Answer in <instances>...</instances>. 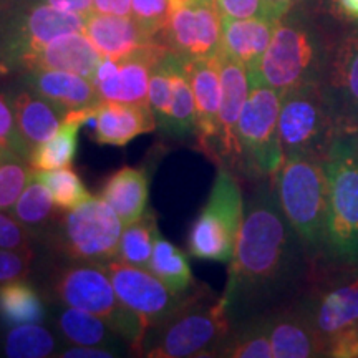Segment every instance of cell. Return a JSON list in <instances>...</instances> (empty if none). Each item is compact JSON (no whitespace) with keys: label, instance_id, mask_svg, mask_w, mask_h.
Instances as JSON below:
<instances>
[{"label":"cell","instance_id":"44dd1931","mask_svg":"<svg viewBox=\"0 0 358 358\" xmlns=\"http://www.w3.org/2000/svg\"><path fill=\"white\" fill-rule=\"evenodd\" d=\"M103 55L85 32L62 35L25 62L29 70H62L93 80Z\"/></svg>","mask_w":358,"mask_h":358},{"label":"cell","instance_id":"8992f818","mask_svg":"<svg viewBox=\"0 0 358 358\" xmlns=\"http://www.w3.org/2000/svg\"><path fill=\"white\" fill-rule=\"evenodd\" d=\"M342 129L343 123L319 83L302 85L282 95L279 134L284 159H324Z\"/></svg>","mask_w":358,"mask_h":358},{"label":"cell","instance_id":"7402d4cb","mask_svg":"<svg viewBox=\"0 0 358 358\" xmlns=\"http://www.w3.org/2000/svg\"><path fill=\"white\" fill-rule=\"evenodd\" d=\"M85 22H87V17L58 10L48 3L32 8L22 22L19 40H17V50H19L22 64H25L30 57L42 50L52 40L66 34L83 32Z\"/></svg>","mask_w":358,"mask_h":358},{"label":"cell","instance_id":"5b68a950","mask_svg":"<svg viewBox=\"0 0 358 358\" xmlns=\"http://www.w3.org/2000/svg\"><path fill=\"white\" fill-rule=\"evenodd\" d=\"M277 199L285 217L313 259L325 250L327 173L324 159H284L274 176Z\"/></svg>","mask_w":358,"mask_h":358},{"label":"cell","instance_id":"ab89813d","mask_svg":"<svg viewBox=\"0 0 358 358\" xmlns=\"http://www.w3.org/2000/svg\"><path fill=\"white\" fill-rule=\"evenodd\" d=\"M0 148L20 156L25 161H29L32 155V148L27 145L19 131V127H17L13 108L2 95H0Z\"/></svg>","mask_w":358,"mask_h":358},{"label":"cell","instance_id":"836d02e7","mask_svg":"<svg viewBox=\"0 0 358 358\" xmlns=\"http://www.w3.org/2000/svg\"><path fill=\"white\" fill-rule=\"evenodd\" d=\"M57 211H60V209L55 206L52 192L35 176L34 171L32 179H30V182L20 194V198L17 199L15 206H13L12 216L27 231L32 232L38 229H48V224L52 222V219H55Z\"/></svg>","mask_w":358,"mask_h":358},{"label":"cell","instance_id":"8fae6325","mask_svg":"<svg viewBox=\"0 0 358 358\" xmlns=\"http://www.w3.org/2000/svg\"><path fill=\"white\" fill-rule=\"evenodd\" d=\"M57 227V244L70 261L106 266L118 259L124 226L100 196L62 211Z\"/></svg>","mask_w":358,"mask_h":358},{"label":"cell","instance_id":"4dcf8cb0","mask_svg":"<svg viewBox=\"0 0 358 358\" xmlns=\"http://www.w3.org/2000/svg\"><path fill=\"white\" fill-rule=\"evenodd\" d=\"M222 358H274L268 340L266 317L232 325L229 335L219 348Z\"/></svg>","mask_w":358,"mask_h":358},{"label":"cell","instance_id":"1f68e13d","mask_svg":"<svg viewBox=\"0 0 358 358\" xmlns=\"http://www.w3.org/2000/svg\"><path fill=\"white\" fill-rule=\"evenodd\" d=\"M158 234L156 214L151 209H146V213L138 221L124 226L122 241H120L118 261L150 271L155 241Z\"/></svg>","mask_w":358,"mask_h":358},{"label":"cell","instance_id":"cb8c5ba5","mask_svg":"<svg viewBox=\"0 0 358 358\" xmlns=\"http://www.w3.org/2000/svg\"><path fill=\"white\" fill-rule=\"evenodd\" d=\"M275 25L277 20L272 19H222L221 52L243 64L250 73L266 53Z\"/></svg>","mask_w":358,"mask_h":358},{"label":"cell","instance_id":"3957f363","mask_svg":"<svg viewBox=\"0 0 358 358\" xmlns=\"http://www.w3.org/2000/svg\"><path fill=\"white\" fill-rule=\"evenodd\" d=\"M232 324L222 295L209 289L186 294L185 301L163 322L143 353L150 358L217 357Z\"/></svg>","mask_w":358,"mask_h":358},{"label":"cell","instance_id":"f6af8a7d","mask_svg":"<svg viewBox=\"0 0 358 358\" xmlns=\"http://www.w3.org/2000/svg\"><path fill=\"white\" fill-rule=\"evenodd\" d=\"M93 12L105 15H131V0H93Z\"/></svg>","mask_w":358,"mask_h":358},{"label":"cell","instance_id":"484cf974","mask_svg":"<svg viewBox=\"0 0 358 358\" xmlns=\"http://www.w3.org/2000/svg\"><path fill=\"white\" fill-rule=\"evenodd\" d=\"M17 127L27 145L38 146L50 140L64 123L69 110L34 92H20L12 101Z\"/></svg>","mask_w":358,"mask_h":358},{"label":"cell","instance_id":"7dc6e473","mask_svg":"<svg viewBox=\"0 0 358 358\" xmlns=\"http://www.w3.org/2000/svg\"><path fill=\"white\" fill-rule=\"evenodd\" d=\"M303 2H306V0H268L272 10L275 12V15L279 17V19L282 15H285V13L290 12L295 7H299Z\"/></svg>","mask_w":358,"mask_h":358},{"label":"cell","instance_id":"d590c367","mask_svg":"<svg viewBox=\"0 0 358 358\" xmlns=\"http://www.w3.org/2000/svg\"><path fill=\"white\" fill-rule=\"evenodd\" d=\"M40 181L52 192V198L60 211H70L78 204L92 198L87 186L83 185L82 178L69 168L48 169V171H35Z\"/></svg>","mask_w":358,"mask_h":358},{"label":"cell","instance_id":"f907efd6","mask_svg":"<svg viewBox=\"0 0 358 358\" xmlns=\"http://www.w3.org/2000/svg\"><path fill=\"white\" fill-rule=\"evenodd\" d=\"M13 153H10V151H7V150H3V148H0V163H2L3 159L6 158H8V156H12Z\"/></svg>","mask_w":358,"mask_h":358},{"label":"cell","instance_id":"603a6c76","mask_svg":"<svg viewBox=\"0 0 358 358\" xmlns=\"http://www.w3.org/2000/svg\"><path fill=\"white\" fill-rule=\"evenodd\" d=\"M25 82L30 92L64 106L69 111L88 108L101 101L92 80L70 71L29 70Z\"/></svg>","mask_w":358,"mask_h":358},{"label":"cell","instance_id":"4fadbf2b","mask_svg":"<svg viewBox=\"0 0 358 358\" xmlns=\"http://www.w3.org/2000/svg\"><path fill=\"white\" fill-rule=\"evenodd\" d=\"M120 302L128 307L150 330L158 329L178 310L186 295H178L148 268L134 267L122 261L105 266Z\"/></svg>","mask_w":358,"mask_h":358},{"label":"cell","instance_id":"5bb4252c","mask_svg":"<svg viewBox=\"0 0 358 358\" xmlns=\"http://www.w3.org/2000/svg\"><path fill=\"white\" fill-rule=\"evenodd\" d=\"M166 50L163 43H151L118 60L103 57L92 80L100 100L150 105L148 88L151 70Z\"/></svg>","mask_w":358,"mask_h":358},{"label":"cell","instance_id":"f35d334b","mask_svg":"<svg viewBox=\"0 0 358 358\" xmlns=\"http://www.w3.org/2000/svg\"><path fill=\"white\" fill-rule=\"evenodd\" d=\"M169 13L171 0H131V17L158 40L166 29Z\"/></svg>","mask_w":358,"mask_h":358},{"label":"cell","instance_id":"f1b7e54d","mask_svg":"<svg viewBox=\"0 0 358 358\" xmlns=\"http://www.w3.org/2000/svg\"><path fill=\"white\" fill-rule=\"evenodd\" d=\"M0 319L7 325L40 324L45 306L40 294L24 279L0 284Z\"/></svg>","mask_w":358,"mask_h":358},{"label":"cell","instance_id":"d4e9b609","mask_svg":"<svg viewBox=\"0 0 358 358\" xmlns=\"http://www.w3.org/2000/svg\"><path fill=\"white\" fill-rule=\"evenodd\" d=\"M150 176L146 169L124 166L115 171L103 182L100 198L108 203L123 226L138 221L148 209Z\"/></svg>","mask_w":358,"mask_h":358},{"label":"cell","instance_id":"ee69618b","mask_svg":"<svg viewBox=\"0 0 358 358\" xmlns=\"http://www.w3.org/2000/svg\"><path fill=\"white\" fill-rule=\"evenodd\" d=\"M58 357L64 358H113L116 353L106 347H92V345H73L66 348Z\"/></svg>","mask_w":358,"mask_h":358},{"label":"cell","instance_id":"7c38bea8","mask_svg":"<svg viewBox=\"0 0 358 358\" xmlns=\"http://www.w3.org/2000/svg\"><path fill=\"white\" fill-rule=\"evenodd\" d=\"M222 15L216 0H171V13L159 42L182 58L221 53Z\"/></svg>","mask_w":358,"mask_h":358},{"label":"cell","instance_id":"e575fe53","mask_svg":"<svg viewBox=\"0 0 358 358\" xmlns=\"http://www.w3.org/2000/svg\"><path fill=\"white\" fill-rule=\"evenodd\" d=\"M57 350V340L42 325H15L6 337V355L10 358H47Z\"/></svg>","mask_w":358,"mask_h":358},{"label":"cell","instance_id":"8d00e7d4","mask_svg":"<svg viewBox=\"0 0 358 358\" xmlns=\"http://www.w3.org/2000/svg\"><path fill=\"white\" fill-rule=\"evenodd\" d=\"M35 169L20 156L12 155L0 163V211H12Z\"/></svg>","mask_w":358,"mask_h":358},{"label":"cell","instance_id":"7bdbcfd3","mask_svg":"<svg viewBox=\"0 0 358 358\" xmlns=\"http://www.w3.org/2000/svg\"><path fill=\"white\" fill-rule=\"evenodd\" d=\"M29 231L13 216L0 211V248L2 249H30Z\"/></svg>","mask_w":358,"mask_h":358},{"label":"cell","instance_id":"b9f144b4","mask_svg":"<svg viewBox=\"0 0 358 358\" xmlns=\"http://www.w3.org/2000/svg\"><path fill=\"white\" fill-rule=\"evenodd\" d=\"M34 252L30 249H2L0 248V284L25 279L29 274Z\"/></svg>","mask_w":358,"mask_h":358},{"label":"cell","instance_id":"7a4b0ae2","mask_svg":"<svg viewBox=\"0 0 358 358\" xmlns=\"http://www.w3.org/2000/svg\"><path fill=\"white\" fill-rule=\"evenodd\" d=\"M348 24L301 3L277 20L274 35L250 83H262L280 95L302 85L320 83L327 58Z\"/></svg>","mask_w":358,"mask_h":358},{"label":"cell","instance_id":"ffe728a7","mask_svg":"<svg viewBox=\"0 0 358 358\" xmlns=\"http://www.w3.org/2000/svg\"><path fill=\"white\" fill-rule=\"evenodd\" d=\"M83 32L103 57H111L115 60L127 57L146 45L161 43L131 15L120 17L92 12L85 22Z\"/></svg>","mask_w":358,"mask_h":358},{"label":"cell","instance_id":"bcb514c9","mask_svg":"<svg viewBox=\"0 0 358 358\" xmlns=\"http://www.w3.org/2000/svg\"><path fill=\"white\" fill-rule=\"evenodd\" d=\"M45 3L58 10L78 13L83 17H88L93 12V0H45Z\"/></svg>","mask_w":358,"mask_h":358},{"label":"cell","instance_id":"4316f807","mask_svg":"<svg viewBox=\"0 0 358 358\" xmlns=\"http://www.w3.org/2000/svg\"><path fill=\"white\" fill-rule=\"evenodd\" d=\"M92 115V106L69 111L62 127L58 128V131L50 140L34 148L29 158L30 166L35 171H48V169L71 166L75 155H77L78 131L83 124L90 122Z\"/></svg>","mask_w":358,"mask_h":358},{"label":"cell","instance_id":"52a82bcc","mask_svg":"<svg viewBox=\"0 0 358 358\" xmlns=\"http://www.w3.org/2000/svg\"><path fill=\"white\" fill-rule=\"evenodd\" d=\"M53 289L66 307L100 317L134 350L143 352L148 330L143 322L120 302L105 266L75 262L58 272Z\"/></svg>","mask_w":358,"mask_h":358},{"label":"cell","instance_id":"681fc988","mask_svg":"<svg viewBox=\"0 0 358 358\" xmlns=\"http://www.w3.org/2000/svg\"><path fill=\"white\" fill-rule=\"evenodd\" d=\"M345 128L350 129V131H352L353 134H355V136H357V140H358V118H357V120H353L352 123L345 124Z\"/></svg>","mask_w":358,"mask_h":358},{"label":"cell","instance_id":"83f0119b","mask_svg":"<svg viewBox=\"0 0 358 358\" xmlns=\"http://www.w3.org/2000/svg\"><path fill=\"white\" fill-rule=\"evenodd\" d=\"M166 64L173 88V106L166 134L176 138H186L191 134L196 136V101L182 58L168 50Z\"/></svg>","mask_w":358,"mask_h":358},{"label":"cell","instance_id":"d6a6232c","mask_svg":"<svg viewBox=\"0 0 358 358\" xmlns=\"http://www.w3.org/2000/svg\"><path fill=\"white\" fill-rule=\"evenodd\" d=\"M58 329L64 334L66 342L73 345L106 347L113 345L115 332L110 325L93 313L66 307L58 317Z\"/></svg>","mask_w":358,"mask_h":358},{"label":"cell","instance_id":"60d3db41","mask_svg":"<svg viewBox=\"0 0 358 358\" xmlns=\"http://www.w3.org/2000/svg\"><path fill=\"white\" fill-rule=\"evenodd\" d=\"M222 19L279 20L268 0H216Z\"/></svg>","mask_w":358,"mask_h":358},{"label":"cell","instance_id":"ac0fdd59","mask_svg":"<svg viewBox=\"0 0 358 358\" xmlns=\"http://www.w3.org/2000/svg\"><path fill=\"white\" fill-rule=\"evenodd\" d=\"M182 64L196 101V138L201 150L213 158L216 150L219 108H221L222 96L219 55L209 58H182Z\"/></svg>","mask_w":358,"mask_h":358},{"label":"cell","instance_id":"f546056e","mask_svg":"<svg viewBox=\"0 0 358 358\" xmlns=\"http://www.w3.org/2000/svg\"><path fill=\"white\" fill-rule=\"evenodd\" d=\"M150 271L178 295H186L194 285L189 261L176 245L158 234L155 241Z\"/></svg>","mask_w":358,"mask_h":358},{"label":"cell","instance_id":"277c9868","mask_svg":"<svg viewBox=\"0 0 358 358\" xmlns=\"http://www.w3.org/2000/svg\"><path fill=\"white\" fill-rule=\"evenodd\" d=\"M327 231L324 259L358 262V140L343 127L324 158Z\"/></svg>","mask_w":358,"mask_h":358},{"label":"cell","instance_id":"e0dca14e","mask_svg":"<svg viewBox=\"0 0 358 358\" xmlns=\"http://www.w3.org/2000/svg\"><path fill=\"white\" fill-rule=\"evenodd\" d=\"M266 325L274 358L327 357L324 340L301 299L266 315Z\"/></svg>","mask_w":358,"mask_h":358},{"label":"cell","instance_id":"6da1fadb","mask_svg":"<svg viewBox=\"0 0 358 358\" xmlns=\"http://www.w3.org/2000/svg\"><path fill=\"white\" fill-rule=\"evenodd\" d=\"M315 259L282 211L272 179L259 181L244 221L222 299L232 325L266 317L306 294Z\"/></svg>","mask_w":358,"mask_h":358},{"label":"cell","instance_id":"30bf717a","mask_svg":"<svg viewBox=\"0 0 358 358\" xmlns=\"http://www.w3.org/2000/svg\"><path fill=\"white\" fill-rule=\"evenodd\" d=\"M301 302L329 348L340 334L358 327V262L315 259Z\"/></svg>","mask_w":358,"mask_h":358},{"label":"cell","instance_id":"74e56055","mask_svg":"<svg viewBox=\"0 0 358 358\" xmlns=\"http://www.w3.org/2000/svg\"><path fill=\"white\" fill-rule=\"evenodd\" d=\"M148 103H150V108L153 111L158 128L161 131L166 133L173 106V88L166 64V53L161 57V60L151 70L150 88H148Z\"/></svg>","mask_w":358,"mask_h":358},{"label":"cell","instance_id":"9c48e42d","mask_svg":"<svg viewBox=\"0 0 358 358\" xmlns=\"http://www.w3.org/2000/svg\"><path fill=\"white\" fill-rule=\"evenodd\" d=\"M282 95L262 83H250L237 128L239 163L237 171L256 181L274 179L284 163L279 113Z\"/></svg>","mask_w":358,"mask_h":358},{"label":"cell","instance_id":"9a60e30c","mask_svg":"<svg viewBox=\"0 0 358 358\" xmlns=\"http://www.w3.org/2000/svg\"><path fill=\"white\" fill-rule=\"evenodd\" d=\"M319 85L343 127L358 118V22L340 34Z\"/></svg>","mask_w":358,"mask_h":358},{"label":"cell","instance_id":"d6986e66","mask_svg":"<svg viewBox=\"0 0 358 358\" xmlns=\"http://www.w3.org/2000/svg\"><path fill=\"white\" fill-rule=\"evenodd\" d=\"M90 123L93 124V141L105 146H127L140 134L158 128L150 105L100 101Z\"/></svg>","mask_w":358,"mask_h":358},{"label":"cell","instance_id":"2e32d148","mask_svg":"<svg viewBox=\"0 0 358 358\" xmlns=\"http://www.w3.org/2000/svg\"><path fill=\"white\" fill-rule=\"evenodd\" d=\"M219 70H221V108H219L217 140L213 159L219 166L237 171L239 163V143L237 128L243 115V108L250 93L249 71L243 64L219 53Z\"/></svg>","mask_w":358,"mask_h":358},{"label":"cell","instance_id":"c3c4849f","mask_svg":"<svg viewBox=\"0 0 358 358\" xmlns=\"http://www.w3.org/2000/svg\"><path fill=\"white\" fill-rule=\"evenodd\" d=\"M340 10L347 22H358V0H340Z\"/></svg>","mask_w":358,"mask_h":358},{"label":"cell","instance_id":"ba28073f","mask_svg":"<svg viewBox=\"0 0 358 358\" xmlns=\"http://www.w3.org/2000/svg\"><path fill=\"white\" fill-rule=\"evenodd\" d=\"M244 196L231 169L219 166L204 208L192 222L187 252L201 261L229 264L244 221Z\"/></svg>","mask_w":358,"mask_h":358}]
</instances>
